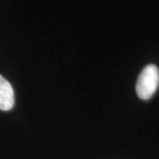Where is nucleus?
<instances>
[{
  "label": "nucleus",
  "instance_id": "1",
  "mask_svg": "<svg viewBox=\"0 0 159 159\" xmlns=\"http://www.w3.org/2000/svg\"><path fill=\"white\" fill-rule=\"evenodd\" d=\"M159 85V70L154 64L146 66L137 79L136 91L140 99L148 100L153 96Z\"/></svg>",
  "mask_w": 159,
  "mask_h": 159
},
{
  "label": "nucleus",
  "instance_id": "2",
  "mask_svg": "<svg viewBox=\"0 0 159 159\" xmlns=\"http://www.w3.org/2000/svg\"><path fill=\"white\" fill-rule=\"evenodd\" d=\"M14 92L7 80L0 75V110L10 111L14 105Z\"/></svg>",
  "mask_w": 159,
  "mask_h": 159
}]
</instances>
